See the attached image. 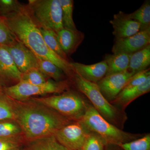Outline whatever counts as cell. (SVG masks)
Instances as JSON below:
<instances>
[{
    "label": "cell",
    "instance_id": "1",
    "mask_svg": "<svg viewBox=\"0 0 150 150\" xmlns=\"http://www.w3.org/2000/svg\"><path fill=\"white\" fill-rule=\"evenodd\" d=\"M0 16L17 40L32 51L38 59L50 61L63 70L65 74L73 77L75 72L71 62L62 59L46 46L39 26L26 5H23L18 11Z\"/></svg>",
    "mask_w": 150,
    "mask_h": 150
},
{
    "label": "cell",
    "instance_id": "2",
    "mask_svg": "<svg viewBox=\"0 0 150 150\" xmlns=\"http://www.w3.org/2000/svg\"><path fill=\"white\" fill-rule=\"evenodd\" d=\"M14 121L29 142L54 135L59 129L69 124L68 118L32 100H14Z\"/></svg>",
    "mask_w": 150,
    "mask_h": 150
},
{
    "label": "cell",
    "instance_id": "3",
    "mask_svg": "<svg viewBox=\"0 0 150 150\" xmlns=\"http://www.w3.org/2000/svg\"><path fill=\"white\" fill-rule=\"evenodd\" d=\"M80 122L90 132L99 136L105 144L118 146L137 137L112 125L93 107L88 106Z\"/></svg>",
    "mask_w": 150,
    "mask_h": 150
},
{
    "label": "cell",
    "instance_id": "4",
    "mask_svg": "<svg viewBox=\"0 0 150 150\" xmlns=\"http://www.w3.org/2000/svg\"><path fill=\"white\" fill-rule=\"evenodd\" d=\"M30 100L49 108L69 119L77 121L83 118L88 106L80 96L72 91L59 95L33 98Z\"/></svg>",
    "mask_w": 150,
    "mask_h": 150
},
{
    "label": "cell",
    "instance_id": "5",
    "mask_svg": "<svg viewBox=\"0 0 150 150\" xmlns=\"http://www.w3.org/2000/svg\"><path fill=\"white\" fill-rule=\"evenodd\" d=\"M26 6L40 27L51 30L56 33L64 28L59 0H29Z\"/></svg>",
    "mask_w": 150,
    "mask_h": 150
},
{
    "label": "cell",
    "instance_id": "6",
    "mask_svg": "<svg viewBox=\"0 0 150 150\" xmlns=\"http://www.w3.org/2000/svg\"><path fill=\"white\" fill-rule=\"evenodd\" d=\"M67 81H54L49 80L39 85L30 84L23 81L14 85L4 88V92L10 98L17 101H25L31 97L53 93H61L68 87Z\"/></svg>",
    "mask_w": 150,
    "mask_h": 150
},
{
    "label": "cell",
    "instance_id": "7",
    "mask_svg": "<svg viewBox=\"0 0 150 150\" xmlns=\"http://www.w3.org/2000/svg\"><path fill=\"white\" fill-rule=\"evenodd\" d=\"M73 78L77 88L88 98L93 107L107 121L116 122L118 110L103 95L97 83L86 80L76 73Z\"/></svg>",
    "mask_w": 150,
    "mask_h": 150
},
{
    "label": "cell",
    "instance_id": "8",
    "mask_svg": "<svg viewBox=\"0 0 150 150\" xmlns=\"http://www.w3.org/2000/svg\"><path fill=\"white\" fill-rule=\"evenodd\" d=\"M90 131L80 121L69 124L54 134L56 139L71 150H82Z\"/></svg>",
    "mask_w": 150,
    "mask_h": 150
},
{
    "label": "cell",
    "instance_id": "9",
    "mask_svg": "<svg viewBox=\"0 0 150 150\" xmlns=\"http://www.w3.org/2000/svg\"><path fill=\"white\" fill-rule=\"evenodd\" d=\"M134 75L128 69L105 76L97 83L104 97L108 100H113Z\"/></svg>",
    "mask_w": 150,
    "mask_h": 150
},
{
    "label": "cell",
    "instance_id": "10",
    "mask_svg": "<svg viewBox=\"0 0 150 150\" xmlns=\"http://www.w3.org/2000/svg\"><path fill=\"white\" fill-rule=\"evenodd\" d=\"M150 44V28L141 30L137 34L125 38H115L112 46L113 54H131Z\"/></svg>",
    "mask_w": 150,
    "mask_h": 150
},
{
    "label": "cell",
    "instance_id": "11",
    "mask_svg": "<svg viewBox=\"0 0 150 150\" xmlns=\"http://www.w3.org/2000/svg\"><path fill=\"white\" fill-rule=\"evenodd\" d=\"M16 66L22 74L28 70L37 68L38 58L21 42L18 41L13 45L6 47Z\"/></svg>",
    "mask_w": 150,
    "mask_h": 150
},
{
    "label": "cell",
    "instance_id": "12",
    "mask_svg": "<svg viewBox=\"0 0 150 150\" xmlns=\"http://www.w3.org/2000/svg\"><path fill=\"white\" fill-rule=\"evenodd\" d=\"M21 75L8 50L5 46H0V84L14 85L21 81Z\"/></svg>",
    "mask_w": 150,
    "mask_h": 150
},
{
    "label": "cell",
    "instance_id": "13",
    "mask_svg": "<svg viewBox=\"0 0 150 150\" xmlns=\"http://www.w3.org/2000/svg\"><path fill=\"white\" fill-rule=\"evenodd\" d=\"M109 22L113 28L112 33L115 38L130 37L141 31L139 23L130 18L128 14L121 11L114 14Z\"/></svg>",
    "mask_w": 150,
    "mask_h": 150
},
{
    "label": "cell",
    "instance_id": "14",
    "mask_svg": "<svg viewBox=\"0 0 150 150\" xmlns=\"http://www.w3.org/2000/svg\"><path fill=\"white\" fill-rule=\"evenodd\" d=\"M83 32L64 28L57 33V40L62 51L68 57L74 54L84 39Z\"/></svg>",
    "mask_w": 150,
    "mask_h": 150
},
{
    "label": "cell",
    "instance_id": "15",
    "mask_svg": "<svg viewBox=\"0 0 150 150\" xmlns=\"http://www.w3.org/2000/svg\"><path fill=\"white\" fill-rule=\"evenodd\" d=\"M75 73L86 80L97 83L107 74L108 67L104 60L91 65L71 62Z\"/></svg>",
    "mask_w": 150,
    "mask_h": 150
},
{
    "label": "cell",
    "instance_id": "16",
    "mask_svg": "<svg viewBox=\"0 0 150 150\" xmlns=\"http://www.w3.org/2000/svg\"><path fill=\"white\" fill-rule=\"evenodd\" d=\"M150 76L144 83L125 92H121L112 102L125 108L135 99L149 92Z\"/></svg>",
    "mask_w": 150,
    "mask_h": 150
},
{
    "label": "cell",
    "instance_id": "17",
    "mask_svg": "<svg viewBox=\"0 0 150 150\" xmlns=\"http://www.w3.org/2000/svg\"><path fill=\"white\" fill-rule=\"evenodd\" d=\"M130 56L131 54L126 53L106 54L104 59L108 67L106 76L121 72L128 70Z\"/></svg>",
    "mask_w": 150,
    "mask_h": 150
},
{
    "label": "cell",
    "instance_id": "18",
    "mask_svg": "<svg viewBox=\"0 0 150 150\" xmlns=\"http://www.w3.org/2000/svg\"><path fill=\"white\" fill-rule=\"evenodd\" d=\"M150 64V44L131 54L128 70L134 74L146 69Z\"/></svg>",
    "mask_w": 150,
    "mask_h": 150
},
{
    "label": "cell",
    "instance_id": "19",
    "mask_svg": "<svg viewBox=\"0 0 150 150\" xmlns=\"http://www.w3.org/2000/svg\"><path fill=\"white\" fill-rule=\"evenodd\" d=\"M37 60V69L46 77L53 79L56 81H64L66 75L59 67L50 61L40 59Z\"/></svg>",
    "mask_w": 150,
    "mask_h": 150
},
{
    "label": "cell",
    "instance_id": "20",
    "mask_svg": "<svg viewBox=\"0 0 150 150\" xmlns=\"http://www.w3.org/2000/svg\"><path fill=\"white\" fill-rule=\"evenodd\" d=\"M39 27L43 40L48 48L62 59L69 62V57L63 52L59 45L57 40V33L51 30Z\"/></svg>",
    "mask_w": 150,
    "mask_h": 150
},
{
    "label": "cell",
    "instance_id": "21",
    "mask_svg": "<svg viewBox=\"0 0 150 150\" xmlns=\"http://www.w3.org/2000/svg\"><path fill=\"white\" fill-rule=\"evenodd\" d=\"M29 150H71L60 143L54 135L33 141Z\"/></svg>",
    "mask_w": 150,
    "mask_h": 150
},
{
    "label": "cell",
    "instance_id": "22",
    "mask_svg": "<svg viewBox=\"0 0 150 150\" xmlns=\"http://www.w3.org/2000/svg\"><path fill=\"white\" fill-rule=\"evenodd\" d=\"M130 18L139 23L141 30L150 28V1H145L141 7L132 13L128 14Z\"/></svg>",
    "mask_w": 150,
    "mask_h": 150
},
{
    "label": "cell",
    "instance_id": "23",
    "mask_svg": "<svg viewBox=\"0 0 150 150\" xmlns=\"http://www.w3.org/2000/svg\"><path fill=\"white\" fill-rule=\"evenodd\" d=\"M14 100L4 92L0 93V121L15 118Z\"/></svg>",
    "mask_w": 150,
    "mask_h": 150
},
{
    "label": "cell",
    "instance_id": "24",
    "mask_svg": "<svg viewBox=\"0 0 150 150\" xmlns=\"http://www.w3.org/2000/svg\"><path fill=\"white\" fill-rule=\"evenodd\" d=\"M62 11L63 27L71 30H76L73 17L74 1L73 0H59Z\"/></svg>",
    "mask_w": 150,
    "mask_h": 150
},
{
    "label": "cell",
    "instance_id": "25",
    "mask_svg": "<svg viewBox=\"0 0 150 150\" xmlns=\"http://www.w3.org/2000/svg\"><path fill=\"white\" fill-rule=\"evenodd\" d=\"M21 133L20 127L14 120L0 121V138L20 136Z\"/></svg>",
    "mask_w": 150,
    "mask_h": 150
},
{
    "label": "cell",
    "instance_id": "26",
    "mask_svg": "<svg viewBox=\"0 0 150 150\" xmlns=\"http://www.w3.org/2000/svg\"><path fill=\"white\" fill-rule=\"evenodd\" d=\"M48 80V78L44 76L37 68L31 69L22 74L21 80V81L34 85L42 84Z\"/></svg>",
    "mask_w": 150,
    "mask_h": 150
},
{
    "label": "cell",
    "instance_id": "27",
    "mask_svg": "<svg viewBox=\"0 0 150 150\" xmlns=\"http://www.w3.org/2000/svg\"><path fill=\"white\" fill-rule=\"evenodd\" d=\"M123 150H150V135L118 145Z\"/></svg>",
    "mask_w": 150,
    "mask_h": 150
},
{
    "label": "cell",
    "instance_id": "28",
    "mask_svg": "<svg viewBox=\"0 0 150 150\" xmlns=\"http://www.w3.org/2000/svg\"><path fill=\"white\" fill-rule=\"evenodd\" d=\"M18 41L0 16V46H11Z\"/></svg>",
    "mask_w": 150,
    "mask_h": 150
},
{
    "label": "cell",
    "instance_id": "29",
    "mask_svg": "<svg viewBox=\"0 0 150 150\" xmlns=\"http://www.w3.org/2000/svg\"><path fill=\"white\" fill-rule=\"evenodd\" d=\"M105 143L97 134L90 132L82 150H104Z\"/></svg>",
    "mask_w": 150,
    "mask_h": 150
},
{
    "label": "cell",
    "instance_id": "30",
    "mask_svg": "<svg viewBox=\"0 0 150 150\" xmlns=\"http://www.w3.org/2000/svg\"><path fill=\"white\" fill-rule=\"evenodd\" d=\"M150 76L149 69H146L135 74L132 76L131 80L129 81L121 92L128 91L129 90L141 85L146 81L147 79Z\"/></svg>",
    "mask_w": 150,
    "mask_h": 150
},
{
    "label": "cell",
    "instance_id": "31",
    "mask_svg": "<svg viewBox=\"0 0 150 150\" xmlns=\"http://www.w3.org/2000/svg\"><path fill=\"white\" fill-rule=\"evenodd\" d=\"M23 6L17 0H0V16L18 11Z\"/></svg>",
    "mask_w": 150,
    "mask_h": 150
},
{
    "label": "cell",
    "instance_id": "32",
    "mask_svg": "<svg viewBox=\"0 0 150 150\" xmlns=\"http://www.w3.org/2000/svg\"><path fill=\"white\" fill-rule=\"evenodd\" d=\"M22 143L20 136L0 138V150H14L21 147Z\"/></svg>",
    "mask_w": 150,
    "mask_h": 150
},
{
    "label": "cell",
    "instance_id": "33",
    "mask_svg": "<svg viewBox=\"0 0 150 150\" xmlns=\"http://www.w3.org/2000/svg\"><path fill=\"white\" fill-rule=\"evenodd\" d=\"M3 92H4V89H3L2 86L0 84V93H2Z\"/></svg>",
    "mask_w": 150,
    "mask_h": 150
},
{
    "label": "cell",
    "instance_id": "34",
    "mask_svg": "<svg viewBox=\"0 0 150 150\" xmlns=\"http://www.w3.org/2000/svg\"><path fill=\"white\" fill-rule=\"evenodd\" d=\"M14 150H24L23 149H22V148H21V147L17 148V149H15Z\"/></svg>",
    "mask_w": 150,
    "mask_h": 150
}]
</instances>
